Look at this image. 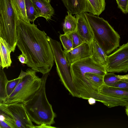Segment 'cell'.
Instances as JSON below:
<instances>
[{
    "label": "cell",
    "instance_id": "cell-1",
    "mask_svg": "<svg viewBox=\"0 0 128 128\" xmlns=\"http://www.w3.org/2000/svg\"><path fill=\"white\" fill-rule=\"evenodd\" d=\"M18 48L26 58V65L36 72L49 73L54 64L52 50L47 35L34 22L32 24L19 18L17 26Z\"/></svg>",
    "mask_w": 128,
    "mask_h": 128
},
{
    "label": "cell",
    "instance_id": "cell-2",
    "mask_svg": "<svg viewBox=\"0 0 128 128\" xmlns=\"http://www.w3.org/2000/svg\"><path fill=\"white\" fill-rule=\"evenodd\" d=\"M50 73L43 74L41 86L34 95L24 103V106L31 120L38 126L36 128H55L51 125L55 123L56 115L47 98L46 84Z\"/></svg>",
    "mask_w": 128,
    "mask_h": 128
},
{
    "label": "cell",
    "instance_id": "cell-3",
    "mask_svg": "<svg viewBox=\"0 0 128 128\" xmlns=\"http://www.w3.org/2000/svg\"><path fill=\"white\" fill-rule=\"evenodd\" d=\"M84 14L93 32L94 39L107 55L119 46L120 36L107 21L90 13Z\"/></svg>",
    "mask_w": 128,
    "mask_h": 128
},
{
    "label": "cell",
    "instance_id": "cell-4",
    "mask_svg": "<svg viewBox=\"0 0 128 128\" xmlns=\"http://www.w3.org/2000/svg\"><path fill=\"white\" fill-rule=\"evenodd\" d=\"M19 18L11 0H0V37L6 42L13 52L17 46Z\"/></svg>",
    "mask_w": 128,
    "mask_h": 128
},
{
    "label": "cell",
    "instance_id": "cell-5",
    "mask_svg": "<svg viewBox=\"0 0 128 128\" xmlns=\"http://www.w3.org/2000/svg\"><path fill=\"white\" fill-rule=\"evenodd\" d=\"M36 72L31 68L27 69L26 72L22 70L19 82L11 94L2 103L7 104H24L31 98L39 88L42 82L41 78L36 75Z\"/></svg>",
    "mask_w": 128,
    "mask_h": 128
},
{
    "label": "cell",
    "instance_id": "cell-6",
    "mask_svg": "<svg viewBox=\"0 0 128 128\" xmlns=\"http://www.w3.org/2000/svg\"><path fill=\"white\" fill-rule=\"evenodd\" d=\"M47 37L53 54L57 72L62 83L72 96L79 98L73 82L70 65L62 49L61 43L47 36Z\"/></svg>",
    "mask_w": 128,
    "mask_h": 128
},
{
    "label": "cell",
    "instance_id": "cell-7",
    "mask_svg": "<svg viewBox=\"0 0 128 128\" xmlns=\"http://www.w3.org/2000/svg\"><path fill=\"white\" fill-rule=\"evenodd\" d=\"M108 72L126 73L128 71V42L108 56Z\"/></svg>",
    "mask_w": 128,
    "mask_h": 128
},
{
    "label": "cell",
    "instance_id": "cell-8",
    "mask_svg": "<svg viewBox=\"0 0 128 128\" xmlns=\"http://www.w3.org/2000/svg\"><path fill=\"white\" fill-rule=\"evenodd\" d=\"M70 68L72 78L84 76L87 73L104 76L108 72L106 67L91 56L74 62L70 65Z\"/></svg>",
    "mask_w": 128,
    "mask_h": 128
},
{
    "label": "cell",
    "instance_id": "cell-9",
    "mask_svg": "<svg viewBox=\"0 0 128 128\" xmlns=\"http://www.w3.org/2000/svg\"><path fill=\"white\" fill-rule=\"evenodd\" d=\"M8 108L12 114L17 128H35L29 117L24 104L17 103L8 104Z\"/></svg>",
    "mask_w": 128,
    "mask_h": 128
},
{
    "label": "cell",
    "instance_id": "cell-10",
    "mask_svg": "<svg viewBox=\"0 0 128 128\" xmlns=\"http://www.w3.org/2000/svg\"><path fill=\"white\" fill-rule=\"evenodd\" d=\"M75 16L77 20L76 31L84 42L89 43L94 39V35L84 13Z\"/></svg>",
    "mask_w": 128,
    "mask_h": 128
},
{
    "label": "cell",
    "instance_id": "cell-11",
    "mask_svg": "<svg viewBox=\"0 0 128 128\" xmlns=\"http://www.w3.org/2000/svg\"><path fill=\"white\" fill-rule=\"evenodd\" d=\"M64 51L70 65L77 61L91 56L89 43L84 42L70 51Z\"/></svg>",
    "mask_w": 128,
    "mask_h": 128
},
{
    "label": "cell",
    "instance_id": "cell-12",
    "mask_svg": "<svg viewBox=\"0 0 128 128\" xmlns=\"http://www.w3.org/2000/svg\"><path fill=\"white\" fill-rule=\"evenodd\" d=\"M64 6L72 14L84 13L91 11L87 0H62Z\"/></svg>",
    "mask_w": 128,
    "mask_h": 128
},
{
    "label": "cell",
    "instance_id": "cell-13",
    "mask_svg": "<svg viewBox=\"0 0 128 128\" xmlns=\"http://www.w3.org/2000/svg\"><path fill=\"white\" fill-rule=\"evenodd\" d=\"M0 128H17L8 104L0 102Z\"/></svg>",
    "mask_w": 128,
    "mask_h": 128
},
{
    "label": "cell",
    "instance_id": "cell-14",
    "mask_svg": "<svg viewBox=\"0 0 128 128\" xmlns=\"http://www.w3.org/2000/svg\"><path fill=\"white\" fill-rule=\"evenodd\" d=\"M36 7L40 17L44 18L47 21L51 20L54 13L50 3L46 0H31Z\"/></svg>",
    "mask_w": 128,
    "mask_h": 128
},
{
    "label": "cell",
    "instance_id": "cell-15",
    "mask_svg": "<svg viewBox=\"0 0 128 128\" xmlns=\"http://www.w3.org/2000/svg\"><path fill=\"white\" fill-rule=\"evenodd\" d=\"M89 44L91 57L96 62L106 67L107 55L94 39Z\"/></svg>",
    "mask_w": 128,
    "mask_h": 128
},
{
    "label": "cell",
    "instance_id": "cell-16",
    "mask_svg": "<svg viewBox=\"0 0 128 128\" xmlns=\"http://www.w3.org/2000/svg\"><path fill=\"white\" fill-rule=\"evenodd\" d=\"M0 68H8L12 63L10 56L12 50L6 42L0 37Z\"/></svg>",
    "mask_w": 128,
    "mask_h": 128
},
{
    "label": "cell",
    "instance_id": "cell-17",
    "mask_svg": "<svg viewBox=\"0 0 128 128\" xmlns=\"http://www.w3.org/2000/svg\"><path fill=\"white\" fill-rule=\"evenodd\" d=\"M99 92L103 94L117 97L128 98V90L110 86L104 84L99 88Z\"/></svg>",
    "mask_w": 128,
    "mask_h": 128
},
{
    "label": "cell",
    "instance_id": "cell-18",
    "mask_svg": "<svg viewBox=\"0 0 128 128\" xmlns=\"http://www.w3.org/2000/svg\"><path fill=\"white\" fill-rule=\"evenodd\" d=\"M68 15L65 17L63 24V30L64 34H68L76 30L77 20L75 16L67 11Z\"/></svg>",
    "mask_w": 128,
    "mask_h": 128
},
{
    "label": "cell",
    "instance_id": "cell-19",
    "mask_svg": "<svg viewBox=\"0 0 128 128\" xmlns=\"http://www.w3.org/2000/svg\"><path fill=\"white\" fill-rule=\"evenodd\" d=\"M13 6L19 18L30 23L26 16L25 0H11Z\"/></svg>",
    "mask_w": 128,
    "mask_h": 128
},
{
    "label": "cell",
    "instance_id": "cell-20",
    "mask_svg": "<svg viewBox=\"0 0 128 128\" xmlns=\"http://www.w3.org/2000/svg\"><path fill=\"white\" fill-rule=\"evenodd\" d=\"M90 6V13L98 16L104 10L105 0H87Z\"/></svg>",
    "mask_w": 128,
    "mask_h": 128
},
{
    "label": "cell",
    "instance_id": "cell-21",
    "mask_svg": "<svg viewBox=\"0 0 128 128\" xmlns=\"http://www.w3.org/2000/svg\"><path fill=\"white\" fill-rule=\"evenodd\" d=\"M84 76L94 87L98 90L99 88L104 84V76L92 73H87Z\"/></svg>",
    "mask_w": 128,
    "mask_h": 128
},
{
    "label": "cell",
    "instance_id": "cell-22",
    "mask_svg": "<svg viewBox=\"0 0 128 128\" xmlns=\"http://www.w3.org/2000/svg\"><path fill=\"white\" fill-rule=\"evenodd\" d=\"M26 16L29 22H34L35 20L40 17L36 7L31 0H25Z\"/></svg>",
    "mask_w": 128,
    "mask_h": 128
},
{
    "label": "cell",
    "instance_id": "cell-23",
    "mask_svg": "<svg viewBox=\"0 0 128 128\" xmlns=\"http://www.w3.org/2000/svg\"><path fill=\"white\" fill-rule=\"evenodd\" d=\"M3 69L0 70V102H3L8 98L6 86L8 81Z\"/></svg>",
    "mask_w": 128,
    "mask_h": 128
},
{
    "label": "cell",
    "instance_id": "cell-24",
    "mask_svg": "<svg viewBox=\"0 0 128 128\" xmlns=\"http://www.w3.org/2000/svg\"><path fill=\"white\" fill-rule=\"evenodd\" d=\"M60 39L64 51H69L73 49L72 41L69 34H60Z\"/></svg>",
    "mask_w": 128,
    "mask_h": 128
},
{
    "label": "cell",
    "instance_id": "cell-25",
    "mask_svg": "<svg viewBox=\"0 0 128 128\" xmlns=\"http://www.w3.org/2000/svg\"><path fill=\"white\" fill-rule=\"evenodd\" d=\"M120 80L118 77V75L115 74L113 73L107 72L104 76V84L109 86L117 82Z\"/></svg>",
    "mask_w": 128,
    "mask_h": 128
},
{
    "label": "cell",
    "instance_id": "cell-26",
    "mask_svg": "<svg viewBox=\"0 0 128 128\" xmlns=\"http://www.w3.org/2000/svg\"><path fill=\"white\" fill-rule=\"evenodd\" d=\"M20 79V77L19 76L17 78L8 81L6 86V91L8 97L11 94L15 89L19 82Z\"/></svg>",
    "mask_w": 128,
    "mask_h": 128
},
{
    "label": "cell",
    "instance_id": "cell-27",
    "mask_svg": "<svg viewBox=\"0 0 128 128\" xmlns=\"http://www.w3.org/2000/svg\"><path fill=\"white\" fill-rule=\"evenodd\" d=\"M71 38L73 48L84 42L76 30L68 34Z\"/></svg>",
    "mask_w": 128,
    "mask_h": 128
},
{
    "label": "cell",
    "instance_id": "cell-28",
    "mask_svg": "<svg viewBox=\"0 0 128 128\" xmlns=\"http://www.w3.org/2000/svg\"><path fill=\"white\" fill-rule=\"evenodd\" d=\"M108 86L128 90V80L121 79L117 82Z\"/></svg>",
    "mask_w": 128,
    "mask_h": 128
},
{
    "label": "cell",
    "instance_id": "cell-29",
    "mask_svg": "<svg viewBox=\"0 0 128 128\" xmlns=\"http://www.w3.org/2000/svg\"><path fill=\"white\" fill-rule=\"evenodd\" d=\"M116 1L118 8L124 13L125 14L127 13V8L128 4V0H117Z\"/></svg>",
    "mask_w": 128,
    "mask_h": 128
},
{
    "label": "cell",
    "instance_id": "cell-30",
    "mask_svg": "<svg viewBox=\"0 0 128 128\" xmlns=\"http://www.w3.org/2000/svg\"><path fill=\"white\" fill-rule=\"evenodd\" d=\"M19 61L22 64H26L27 63L28 60L25 56L22 54L20 55L18 58Z\"/></svg>",
    "mask_w": 128,
    "mask_h": 128
},
{
    "label": "cell",
    "instance_id": "cell-31",
    "mask_svg": "<svg viewBox=\"0 0 128 128\" xmlns=\"http://www.w3.org/2000/svg\"><path fill=\"white\" fill-rule=\"evenodd\" d=\"M118 76L121 79H125L128 80V74L124 75H118Z\"/></svg>",
    "mask_w": 128,
    "mask_h": 128
},
{
    "label": "cell",
    "instance_id": "cell-32",
    "mask_svg": "<svg viewBox=\"0 0 128 128\" xmlns=\"http://www.w3.org/2000/svg\"><path fill=\"white\" fill-rule=\"evenodd\" d=\"M125 107V110L126 113L128 117V105H127Z\"/></svg>",
    "mask_w": 128,
    "mask_h": 128
},
{
    "label": "cell",
    "instance_id": "cell-33",
    "mask_svg": "<svg viewBox=\"0 0 128 128\" xmlns=\"http://www.w3.org/2000/svg\"><path fill=\"white\" fill-rule=\"evenodd\" d=\"M46 0L48 2H50V3L51 1V0Z\"/></svg>",
    "mask_w": 128,
    "mask_h": 128
},
{
    "label": "cell",
    "instance_id": "cell-34",
    "mask_svg": "<svg viewBox=\"0 0 128 128\" xmlns=\"http://www.w3.org/2000/svg\"><path fill=\"white\" fill-rule=\"evenodd\" d=\"M127 12H128V5L127 8Z\"/></svg>",
    "mask_w": 128,
    "mask_h": 128
},
{
    "label": "cell",
    "instance_id": "cell-35",
    "mask_svg": "<svg viewBox=\"0 0 128 128\" xmlns=\"http://www.w3.org/2000/svg\"><path fill=\"white\" fill-rule=\"evenodd\" d=\"M116 0V1H117V0Z\"/></svg>",
    "mask_w": 128,
    "mask_h": 128
}]
</instances>
